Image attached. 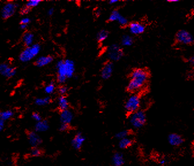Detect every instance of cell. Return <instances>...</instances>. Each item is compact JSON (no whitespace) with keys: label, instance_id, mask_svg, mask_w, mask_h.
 Here are the masks:
<instances>
[{"label":"cell","instance_id":"cell-31","mask_svg":"<svg viewBox=\"0 0 194 166\" xmlns=\"http://www.w3.org/2000/svg\"><path fill=\"white\" fill-rule=\"evenodd\" d=\"M117 22H118L121 26L124 27V26H126L128 24V19L126 17H124L123 16L121 15V16L119 17V18L118 19Z\"/></svg>","mask_w":194,"mask_h":166},{"label":"cell","instance_id":"cell-28","mask_svg":"<svg viewBox=\"0 0 194 166\" xmlns=\"http://www.w3.org/2000/svg\"><path fill=\"white\" fill-rule=\"evenodd\" d=\"M42 154V150L38 147H33L30 151V155L33 157H39Z\"/></svg>","mask_w":194,"mask_h":166},{"label":"cell","instance_id":"cell-16","mask_svg":"<svg viewBox=\"0 0 194 166\" xmlns=\"http://www.w3.org/2000/svg\"><path fill=\"white\" fill-rule=\"evenodd\" d=\"M53 58L51 56H43L39 57L35 61V65L38 67H42L46 66L51 63Z\"/></svg>","mask_w":194,"mask_h":166},{"label":"cell","instance_id":"cell-8","mask_svg":"<svg viewBox=\"0 0 194 166\" xmlns=\"http://www.w3.org/2000/svg\"><path fill=\"white\" fill-rule=\"evenodd\" d=\"M19 5L17 3L9 2L3 6L1 10V16L4 19L11 17L15 13Z\"/></svg>","mask_w":194,"mask_h":166},{"label":"cell","instance_id":"cell-42","mask_svg":"<svg viewBox=\"0 0 194 166\" xmlns=\"http://www.w3.org/2000/svg\"><path fill=\"white\" fill-rule=\"evenodd\" d=\"M101 13V11L99 10V9H97L95 11V15L97 16H99Z\"/></svg>","mask_w":194,"mask_h":166},{"label":"cell","instance_id":"cell-26","mask_svg":"<svg viewBox=\"0 0 194 166\" xmlns=\"http://www.w3.org/2000/svg\"><path fill=\"white\" fill-rule=\"evenodd\" d=\"M121 13L117 10H114L111 13L109 17L108 20L110 21L113 22V21H117L118 19L121 16Z\"/></svg>","mask_w":194,"mask_h":166},{"label":"cell","instance_id":"cell-44","mask_svg":"<svg viewBox=\"0 0 194 166\" xmlns=\"http://www.w3.org/2000/svg\"><path fill=\"white\" fill-rule=\"evenodd\" d=\"M168 2H178V0H168L167 1Z\"/></svg>","mask_w":194,"mask_h":166},{"label":"cell","instance_id":"cell-12","mask_svg":"<svg viewBox=\"0 0 194 166\" xmlns=\"http://www.w3.org/2000/svg\"><path fill=\"white\" fill-rule=\"evenodd\" d=\"M114 66L113 63L109 62L105 64L101 71V76L103 80H108L110 78L113 73Z\"/></svg>","mask_w":194,"mask_h":166},{"label":"cell","instance_id":"cell-30","mask_svg":"<svg viewBox=\"0 0 194 166\" xmlns=\"http://www.w3.org/2000/svg\"><path fill=\"white\" fill-rule=\"evenodd\" d=\"M40 2H41V1L40 0H29L27 2L26 6L29 8V9H31L32 8H35L39 5Z\"/></svg>","mask_w":194,"mask_h":166},{"label":"cell","instance_id":"cell-32","mask_svg":"<svg viewBox=\"0 0 194 166\" xmlns=\"http://www.w3.org/2000/svg\"><path fill=\"white\" fill-rule=\"evenodd\" d=\"M68 92V88L66 86H61L58 89V93L61 96H64V95Z\"/></svg>","mask_w":194,"mask_h":166},{"label":"cell","instance_id":"cell-15","mask_svg":"<svg viewBox=\"0 0 194 166\" xmlns=\"http://www.w3.org/2000/svg\"><path fill=\"white\" fill-rule=\"evenodd\" d=\"M168 140L172 146L180 145L184 142L183 138L177 133H171L168 136Z\"/></svg>","mask_w":194,"mask_h":166},{"label":"cell","instance_id":"cell-43","mask_svg":"<svg viewBox=\"0 0 194 166\" xmlns=\"http://www.w3.org/2000/svg\"><path fill=\"white\" fill-rule=\"evenodd\" d=\"M160 163L161 165H164L166 163L165 159H162L160 161Z\"/></svg>","mask_w":194,"mask_h":166},{"label":"cell","instance_id":"cell-27","mask_svg":"<svg viewBox=\"0 0 194 166\" xmlns=\"http://www.w3.org/2000/svg\"><path fill=\"white\" fill-rule=\"evenodd\" d=\"M55 89H56V86L54 83L53 82H51L45 87V92L47 94H51L54 92Z\"/></svg>","mask_w":194,"mask_h":166},{"label":"cell","instance_id":"cell-9","mask_svg":"<svg viewBox=\"0 0 194 166\" xmlns=\"http://www.w3.org/2000/svg\"><path fill=\"white\" fill-rule=\"evenodd\" d=\"M16 73V69L9 66L7 63L0 64V74L6 78H11Z\"/></svg>","mask_w":194,"mask_h":166},{"label":"cell","instance_id":"cell-33","mask_svg":"<svg viewBox=\"0 0 194 166\" xmlns=\"http://www.w3.org/2000/svg\"><path fill=\"white\" fill-rule=\"evenodd\" d=\"M32 118H33L35 121H36V122L42 120V117H41V116H40L39 113H36V112H34V113H33V115H32Z\"/></svg>","mask_w":194,"mask_h":166},{"label":"cell","instance_id":"cell-1","mask_svg":"<svg viewBox=\"0 0 194 166\" xmlns=\"http://www.w3.org/2000/svg\"><path fill=\"white\" fill-rule=\"evenodd\" d=\"M148 72L143 69H137L133 70L131 74V80L126 86L129 92H135L142 89L148 79Z\"/></svg>","mask_w":194,"mask_h":166},{"label":"cell","instance_id":"cell-21","mask_svg":"<svg viewBox=\"0 0 194 166\" xmlns=\"http://www.w3.org/2000/svg\"><path fill=\"white\" fill-rule=\"evenodd\" d=\"M133 143L132 140L130 138H126L121 139L119 143V147L122 149H126L128 147H131Z\"/></svg>","mask_w":194,"mask_h":166},{"label":"cell","instance_id":"cell-23","mask_svg":"<svg viewBox=\"0 0 194 166\" xmlns=\"http://www.w3.org/2000/svg\"><path fill=\"white\" fill-rule=\"evenodd\" d=\"M133 43V39L128 34L123 35L121 38V44L124 47H130Z\"/></svg>","mask_w":194,"mask_h":166},{"label":"cell","instance_id":"cell-41","mask_svg":"<svg viewBox=\"0 0 194 166\" xmlns=\"http://www.w3.org/2000/svg\"><path fill=\"white\" fill-rule=\"evenodd\" d=\"M20 29H22V30H24V29H26L27 28V25L20 24Z\"/></svg>","mask_w":194,"mask_h":166},{"label":"cell","instance_id":"cell-2","mask_svg":"<svg viewBox=\"0 0 194 166\" xmlns=\"http://www.w3.org/2000/svg\"><path fill=\"white\" fill-rule=\"evenodd\" d=\"M57 81L60 83H64L67 79L71 78L75 71L74 62L71 59L60 60L56 64Z\"/></svg>","mask_w":194,"mask_h":166},{"label":"cell","instance_id":"cell-5","mask_svg":"<svg viewBox=\"0 0 194 166\" xmlns=\"http://www.w3.org/2000/svg\"><path fill=\"white\" fill-rule=\"evenodd\" d=\"M124 56L123 48L117 44H113L109 46L106 51V57L109 60L112 62H117Z\"/></svg>","mask_w":194,"mask_h":166},{"label":"cell","instance_id":"cell-14","mask_svg":"<svg viewBox=\"0 0 194 166\" xmlns=\"http://www.w3.org/2000/svg\"><path fill=\"white\" fill-rule=\"evenodd\" d=\"M74 114L69 109L61 111L60 113V120L63 124H69L74 119Z\"/></svg>","mask_w":194,"mask_h":166},{"label":"cell","instance_id":"cell-39","mask_svg":"<svg viewBox=\"0 0 194 166\" xmlns=\"http://www.w3.org/2000/svg\"><path fill=\"white\" fill-rule=\"evenodd\" d=\"M189 63H190L191 64L193 65L194 63V57H191L189 59Z\"/></svg>","mask_w":194,"mask_h":166},{"label":"cell","instance_id":"cell-7","mask_svg":"<svg viewBox=\"0 0 194 166\" xmlns=\"http://www.w3.org/2000/svg\"><path fill=\"white\" fill-rule=\"evenodd\" d=\"M176 39L178 43L183 45H190L194 42L193 36L189 31L184 29L180 30L177 32Z\"/></svg>","mask_w":194,"mask_h":166},{"label":"cell","instance_id":"cell-18","mask_svg":"<svg viewBox=\"0 0 194 166\" xmlns=\"http://www.w3.org/2000/svg\"><path fill=\"white\" fill-rule=\"evenodd\" d=\"M112 164L114 166H122L124 164V156L120 152L115 153L112 156Z\"/></svg>","mask_w":194,"mask_h":166},{"label":"cell","instance_id":"cell-19","mask_svg":"<svg viewBox=\"0 0 194 166\" xmlns=\"http://www.w3.org/2000/svg\"><path fill=\"white\" fill-rule=\"evenodd\" d=\"M34 40V34L31 32H26L23 36V41L24 45L27 47L32 46L33 44V42Z\"/></svg>","mask_w":194,"mask_h":166},{"label":"cell","instance_id":"cell-24","mask_svg":"<svg viewBox=\"0 0 194 166\" xmlns=\"http://www.w3.org/2000/svg\"><path fill=\"white\" fill-rule=\"evenodd\" d=\"M14 113L11 110H6L0 112V119L2 120H8L13 116Z\"/></svg>","mask_w":194,"mask_h":166},{"label":"cell","instance_id":"cell-25","mask_svg":"<svg viewBox=\"0 0 194 166\" xmlns=\"http://www.w3.org/2000/svg\"><path fill=\"white\" fill-rule=\"evenodd\" d=\"M109 34V33L107 30L102 29L100 31H99L98 33L97 34V40L99 42H103L108 39Z\"/></svg>","mask_w":194,"mask_h":166},{"label":"cell","instance_id":"cell-20","mask_svg":"<svg viewBox=\"0 0 194 166\" xmlns=\"http://www.w3.org/2000/svg\"><path fill=\"white\" fill-rule=\"evenodd\" d=\"M58 106L61 111L68 109L69 103L67 98L65 96H60L58 98Z\"/></svg>","mask_w":194,"mask_h":166},{"label":"cell","instance_id":"cell-6","mask_svg":"<svg viewBox=\"0 0 194 166\" xmlns=\"http://www.w3.org/2000/svg\"><path fill=\"white\" fill-rule=\"evenodd\" d=\"M141 103L140 98L137 94H132L130 96L125 103V109L131 114L139 109Z\"/></svg>","mask_w":194,"mask_h":166},{"label":"cell","instance_id":"cell-22","mask_svg":"<svg viewBox=\"0 0 194 166\" xmlns=\"http://www.w3.org/2000/svg\"><path fill=\"white\" fill-rule=\"evenodd\" d=\"M51 102V98L50 97H46L45 98H38L35 100L34 103L36 105L42 106L48 105Z\"/></svg>","mask_w":194,"mask_h":166},{"label":"cell","instance_id":"cell-17","mask_svg":"<svg viewBox=\"0 0 194 166\" xmlns=\"http://www.w3.org/2000/svg\"><path fill=\"white\" fill-rule=\"evenodd\" d=\"M49 124L47 120H41L37 122L35 125V131L37 133L45 132L49 129Z\"/></svg>","mask_w":194,"mask_h":166},{"label":"cell","instance_id":"cell-13","mask_svg":"<svg viewBox=\"0 0 194 166\" xmlns=\"http://www.w3.org/2000/svg\"><path fill=\"white\" fill-rule=\"evenodd\" d=\"M86 138L81 133H78L71 141V145L74 149H80L85 142Z\"/></svg>","mask_w":194,"mask_h":166},{"label":"cell","instance_id":"cell-35","mask_svg":"<svg viewBox=\"0 0 194 166\" xmlns=\"http://www.w3.org/2000/svg\"><path fill=\"white\" fill-rule=\"evenodd\" d=\"M31 11V9H29L28 7H27L26 6H24L23 8H22L20 10V13L23 15H27L28 14L29 12Z\"/></svg>","mask_w":194,"mask_h":166},{"label":"cell","instance_id":"cell-3","mask_svg":"<svg viewBox=\"0 0 194 166\" xmlns=\"http://www.w3.org/2000/svg\"><path fill=\"white\" fill-rule=\"evenodd\" d=\"M40 51V46L38 44H33L26 47L19 55V60L23 63H27L36 57Z\"/></svg>","mask_w":194,"mask_h":166},{"label":"cell","instance_id":"cell-36","mask_svg":"<svg viewBox=\"0 0 194 166\" xmlns=\"http://www.w3.org/2000/svg\"><path fill=\"white\" fill-rule=\"evenodd\" d=\"M31 21V20L28 17H24L21 20H20V24H24V25H27L29 24Z\"/></svg>","mask_w":194,"mask_h":166},{"label":"cell","instance_id":"cell-34","mask_svg":"<svg viewBox=\"0 0 194 166\" xmlns=\"http://www.w3.org/2000/svg\"><path fill=\"white\" fill-rule=\"evenodd\" d=\"M69 128L68 124H63L61 123L60 126L59 127V130L61 132H65L67 131Z\"/></svg>","mask_w":194,"mask_h":166},{"label":"cell","instance_id":"cell-11","mask_svg":"<svg viewBox=\"0 0 194 166\" xmlns=\"http://www.w3.org/2000/svg\"><path fill=\"white\" fill-rule=\"evenodd\" d=\"M145 26L142 23L133 22L129 25V31L132 34L139 35L142 34L145 31Z\"/></svg>","mask_w":194,"mask_h":166},{"label":"cell","instance_id":"cell-4","mask_svg":"<svg viewBox=\"0 0 194 166\" xmlns=\"http://www.w3.org/2000/svg\"><path fill=\"white\" fill-rule=\"evenodd\" d=\"M146 122V116L143 110H138L131 113L130 117V122L131 126L135 129L142 128Z\"/></svg>","mask_w":194,"mask_h":166},{"label":"cell","instance_id":"cell-40","mask_svg":"<svg viewBox=\"0 0 194 166\" xmlns=\"http://www.w3.org/2000/svg\"><path fill=\"white\" fill-rule=\"evenodd\" d=\"M118 2H119L118 0H110V1H109V3L110 4H111V5H112V4H114L117 3Z\"/></svg>","mask_w":194,"mask_h":166},{"label":"cell","instance_id":"cell-38","mask_svg":"<svg viewBox=\"0 0 194 166\" xmlns=\"http://www.w3.org/2000/svg\"><path fill=\"white\" fill-rule=\"evenodd\" d=\"M54 9L53 8H50V9H49V10H48V11H47V14H48V15H49V16H51V15H53V14L54 13Z\"/></svg>","mask_w":194,"mask_h":166},{"label":"cell","instance_id":"cell-10","mask_svg":"<svg viewBox=\"0 0 194 166\" xmlns=\"http://www.w3.org/2000/svg\"><path fill=\"white\" fill-rule=\"evenodd\" d=\"M29 143L32 147H38L42 143L40 136L35 131H30L27 134Z\"/></svg>","mask_w":194,"mask_h":166},{"label":"cell","instance_id":"cell-29","mask_svg":"<svg viewBox=\"0 0 194 166\" xmlns=\"http://www.w3.org/2000/svg\"><path fill=\"white\" fill-rule=\"evenodd\" d=\"M128 135H129L128 131L123 130V131H121L120 132H117L116 134L115 137L119 140H121V139H123L124 138H127Z\"/></svg>","mask_w":194,"mask_h":166},{"label":"cell","instance_id":"cell-37","mask_svg":"<svg viewBox=\"0 0 194 166\" xmlns=\"http://www.w3.org/2000/svg\"><path fill=\"white\" fill-rule=\"evenodd\" d=\"M5 128V121L0 119V132L2 131Z\"/></svg>","mask_w":194,"mask_h":166}]
</instances>
